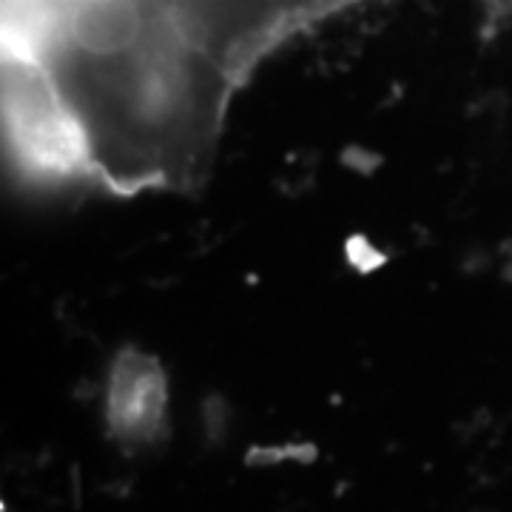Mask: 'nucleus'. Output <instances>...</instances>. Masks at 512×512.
<instances>
[{
	"label": "nucleus",
	"mask_w": 512,
	"mask_h": 512,
	"mask_svg": "<svg viewBox=\"0 0 512 512\" xmlns=\"http://www.w3.org/2000/svg\"><path fill=\"white\" fill-rule=\"evenodd\" d=\"M359 3L367 0H94V12L120 57L148 163L177 188H194L256 69Z\"/></svg>",
	"instance_id": "1"
}]
</instances>
